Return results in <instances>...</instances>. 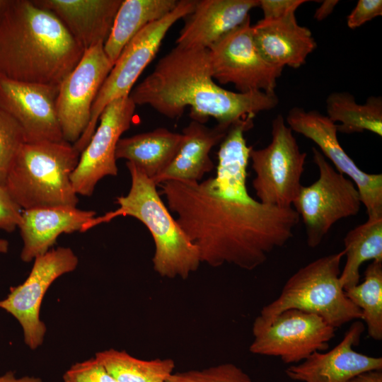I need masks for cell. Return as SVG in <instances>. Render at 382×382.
Instances as JSON below:
<instances>
[{
    "label": "cell",
    "mask_w": 382,
    "mask_h": 382,
    "mask_svg": "<svg viewBox=\"0 0 382 382\" xmlns=\"http://www.w3.org/2000/svg\"><path fill=\"white\" fill-rule=\"evenodd\" d=\"M176 221L198 249L201 262L253 270L293 237L300 217L293 207L227 197L202 182L159 184Z\"/></svg>",
    "instance_id": "6da1fadb"
},
{
    "label": "cell",
    "mask_w": 382,
    "mask_h": 382,
    "mask_svg": "<svg viewBox=\"0 0 382 382\" xmlns=\"http://www.w3.org/2000/svg\"><path fill=\"white\" fill-rule=\"evenodd\" d=\"M129 97L136 105H149L168 118L181 117L190 107L192 120L204 123L213 117L227 126L253 119L279 103L274 92L240 93L221 88L212 78L207 49L178 46L158 60Z\"/></svg>",
    "instance_id": "7a4b0ae2"
},
{
    "label": "cell",
    "mask_w": 382,
    "mask_h": 382,
    "mask_svg": "<svg viewBox=\"0 0 382 382\" xmlns=\"http://www.w3.org/2000/svg\"><path fill=\"white\" fill-rule=\"evenodd\" d=\"M85 50L33 0H6L0 12V77L59 86Z\"/></svg>",
    "instance_id": "3957f363"
},
{
    "label": "cell",
    "mask_w": 382,
    "mask_h": 382,
    "mask_svg": "<svg viewBox=\"0 0 382 382\" xmlns=\"http://www.w3.org/2000/svg\"><path fill=\"white\" fill-rule=\"evenodd\" d=\"M126 166L131 177L129 191L116 198L119 208L103 215L105 221L119 216L140 221L154 239V271L162 277L187 279L201 263L198 249L171 216L154 180L132 163Z\"/></svg>",
    "instance_id": "277c9868"
},
{
    "label": "cell",
    "mask_w": 382,
    "mask_h": 382,
    "mask_svg": "<svg viewBox=\"0 0 382 382\" xmlns=\"http://www.w3.org/2000/svg\"><path fill=\"white\" fill-rule=\"evenodd\" d=\"M80 153L66 141L25 142L4 185L21 209L76 207L71 175Z\"/></svg>",
    "instance_id": "5b68a950"
},
{
    "label": "cell",
    "mask_w": 382,
    "mask_h": 382,
    "mask_svg": "<svg viewBox=\"0 0 382 382\" xmlns=\"http://www.w3.org/2000/svg\"><path fill=\"white\" fill-rule=\"evenodd\" d=\"M344 256L342 250L299 269L286 282L279 296L261 309L253 323L267 325L289 309L318 315L335 329L361 319V310L347 297L340 282Z\"/></svg>",
    "instance_id": "8992f818"
},
{
    "label": "cell",
    "mask_w": 382,
    "mask_h": 382,
    "mask_svg": "<svg viewBox=\"0 0 382 382\" xmlns=\"http://www.w3.org/2000/svg\"><path fill=\"white\" fill-rule=\"evenodd\" d=\"M196 3V0H180L171 12L146 26L125 46L97 95L86 130L74 144L79 153L93 136L104 108L112 101L129 96L134 83L154 58L169 29L192 13Z\"/></svg>",
    "instance_id": "52a82bcc"
},
{
    "label": "cell",
    "mask_w": 382,
    "mask_h": 382,
    "mask_svg": "<svg viewBox=\"0 0 382 382\" xmlns=\"http://www.w3.org/2000/svg\"><path fill=\"white\" fill-rule=\"evenodd\" d=\"M272 139L265 148L252 149L250 160L255 177L253 187L259 202L292 207L301 187L306 153L300 151L291 129L281 115L272 122Z\"/></svg>",
    "instance_id": "ba28073f"
},
{
    "label": "cell",
    "mask_w": 382,
    "mask_h": 382,
    "mask_svg": "<svg viewBox=\"0 0 382 382\" xmlns=\"http://www.w3.org/2000/svg\"><path fill=\"white\" fill-rule=\"evenodd\" d=\"M312 151L319 178L301 186L293 206L303 221L307 244L314 248L337 221L358 214L361 200L354 183L335 170L316 148Z\"/></svg>",
    "instance_id": "9c48e42d"
},
{
    "label": "cell",
    "mask_w": 382,
    "mask_h": 382,
    "mask_svg": "<svg viewBox=\"0 0 382 382\" xmlns=\"http://www.w3.org/2000/svg\"><path fill=\"white\" fill-rule=\"evenodd\" d=\"M207 50L214 80L232 83L240 93L274 92L284 68L267 63L258 52L250 16Z\"/></svg>",
    "instance_id": "30bf717a"
},
{
    "label": "cell",
    "mask_w": 382,
    "mask_h": 382,
    "mask_svg": "<svg viewBox=\"0 0 382 382\" xmlns=\"http://www.w3.org/2000/svg\"><path fill=\"white\" fill-rule=\"evenodd\" d=\"M335 330L318 315L289 309L267 325L253 324L249 351L279 357L284 364H297L315 352H325Z\"/></svg>",
    "instance_id": "8fae6325"
},
{
    "label": "cell",
    "mask_w": 382,
    "mask_h": 382,
    "mask_svg": "<svg viewBox=\"0 0 382 382\" xmlns=\"http://www.w3.org/2000/svg\"><path fill=\"white\" fill-rule=\"evenodd\" d=\"M27 279L12 287L0 301V308L11 313L21 324L25 343L32 349L42 345L46 326L40 318V306L50 285L62 275L74 271L79 259L68 247L51 249L34 260Z\"/></svg>",
    "instance_id": "7c38bea8"
},
{
    "label": "cell",
    "mask_w": 382,
    "mask_h": 382,
    "mask_svg": "<svg viewBox=\"0 0 382 382\" xmlns=\"http://www.w3.org/2000/svg\"><path fill=\"white\" fill-rule=\"evenodd\" d=\"M103 45L85 50L75 68L59 86L57 116L64 140L72 144L86 130L94 101L113 66Z\"/></svg>",
    "instance_id": "4fadbf2b"
},
{
    "label": "cell",
    "mask_w": 382,
    "mask_h": 382,
    "mask_svg": "<svg viewBox=\"0 0 382 382\" xmlns=\"http://www.w3.org/2000/svg\"><path fill=\"white\" fill-rule=\"evenodd\" d=\"M135 108L129 96L112 101L103 110L99 125L71 175L78 195L91 196L101 179L117 175L116 146L122 134L129 129Z\"/></svg>",
    "instance_id": "5bb4252c"
},
{
    "label": "cell",
    "mask_w": 382,
    "mask_h": 382,
    "mask_svg": "<svg viewBox=\"0 0 382 382\" xmlns=\"http://www.w3.org/2000/svg\"><path fill=\"white\" fill-rule=\"evenodd\" d=\"M292 131L312 140L343 175L356 185L368 218L382 217V174L361 170L345 152L337 139V125L317 110L291 108L286 118Z\"/></svg>",
    "instance_id": "9a60e30c"
},
{
    "label": "cell",
    "mask_w": 382,
    "mask_h": 382,
    "mask_svg": "<svg viewBox=\"0 0 382 382\" xmlns=\"http://www.w3.org/2000/svg\"><path fill=\"white\" fill-rule=\"evenodd\" d=\"M59 86L0 77V107L20 125L26 142L64 141L56 102Z\"/></svg>",
    "instance_id": "2e32d148"
},
{
    "label": "cell",
    "mask_w": 382,
    "mask_h": 382,
    "mask_svg": "<svg viewBox=\"0 0 382 382\" xmlns=\"http://www.w3.org/2000/svg\"><path fill=\"white\" fill-rule=\"evenodd\" d=\"M364 330L363 322L354 320L334 348L313 352L299 364L289 366L286 375L301 382H347L361 373L382 370L381 357L366 355L354 349Z\"/></svg>",
    "instance_id": "e0dca14e"
},
{
    "label": "cell",
    "mask_w": 382,
    "mask_h": 382,
    "mask_svg": "<svg viewBox=\"0 0 382 382\" xmlns=\"http://www.w3.org/2000/svg\"><path fill=\"white\" fill-rule=\"evenodd\" d=\"M259 0H199L176 39L182 48L208 49L224 35L242 24Z\"/></svg>",
    "instance_id": "ac0fdd59"
},
{
    "label": "cell",
    "mask_w": 382,
    "mask_h": 382,
    "mask_svg": "<svg viewBox=\"0 0 382 382\" xmlns=\"http://www.w3.org/2000/svg\"><path fill=\"white\" fill-rule=\"evenodd\" d=\"M52 13L84 49L104 44L122 0H33Z\"/></svg>",
    "instance_id": "d6986e66"
},
{
    "label": "cell",
    "mask_w": 382,
    "mask_h": 382,
    "mask_svg": "<svg viewBox=\"0 0 382 382\" xmlns=\"http://www.w3.org/2000/svg\"><path fill=\"white\" fill-rule=\"evenodd\" d=\"M253 37L262 57L269 64L299 68L316 48L311 31L297 23L295 13L253 25Z\"/></svg>",
    "instance_id": "ffe728a7"
},
{
    "label": "cell",
    "mask_w": 382,
    "mask_h": 382,
    "mask_svg": "<svg viewBox=\"0 0 382 382\" xmlns=\"http://www.w3.org/2000/svg\"><path fill=\"white\" fill-rule=\"evenodd\" d=\"M96 212L76 207L25 209L18 226L23 242L21 258L29 262L45 254L62 233L81 231Z\"/></svg>",
    "instance_id": "44dd1931"
},
{
    "label": "cell",
    "mask_w": 382,
    "mask_h": 382,
    "mask_svg": "<svg viewBox=\"0 0 382 382\" xmlns=\"http://www.w3.org/2000/svg\"><path fill=\"white\" fill-rule=\"evenodd\" d=\"M230 127L217 124L209 127L192 120L183 129V140L175 157L154 183L158 185L168 180L200 182L214 167L209 156L212 149L221 143Z\"/></svg>",
    "instance_id": "7402d4cb"
},
{
    "label": "cell",
    "mask_w": 382,
    "mask_h": 382,
    "mask_svg": "<svg viewBox=\"0 0 382 382\" xmlns=\"http://www.w3.org/2000/svg\"><path fill=\"white\" fill-rule=\"evenodd\" d=\"M253 120H242L232 124L221 141L216 175L206 180L215 192L234 199L251 197L245 181L253 147L247 145L244 133L253 127Z\"/></svg>",
    "instance_id": "603a6c76"
},
{
    "label": "cell",
    "mask_w": 382,
    "mask_h": 382,
    "mask_svg": "<svg viewBox=\"0 0 382 382\" xmlns=\"http://www.w3.org/2000/svg\"><path fill=\"white\" fill-rule=\"evenodd\" d=\"M183 140L182 133L163 127L120 138L116 146V159H126L154 182L170 166Z\"/></svg>",
    "instance_id": "cb8c5ba5"
},
{
    "label": "cell",
    "mask_w": 382,
    "mask_h": 382,
    "mask_svg": "<svg viewBox=\"0 0 382 382\" xmlns=\"http://www.w3.org/2000/svg\"><path fill=\"white\" fill-rule=\"evenodd\" d=\"M178 3V0H122L103 45L111 63L114 65L123 49L139 31L166 16Z\"/></svg>",
    "instance_id": "d4e9b609"
},
{
    "label": "cell",
    "mask_w": 382,
    "mask_h": 382,
    "mask_svg": "<svg viewBox=\"0 0 382 382\" xmlns=\"http://www.w3.org/2000/svg\"><path fill=\"white\" fill-rule=\"evenodd\" d=\"M327 117L337 125V132L344 134L364 131L382 135V98L370 96L364 104L357 103L347 92L331 93L326 99Z\"/></svg>",
    "instance_id": "484cf974"
},
{
    "label": "cell",
    "mask_w": 382,
    "mask_h": 382,
    "mask_svg": "<svg viewBox=\"0 0 382 382\" xmlns=\"http://www.w3.org/2000/svg\"><path fill=\"white\" fill-rule=\"evenodd\" d=\"M346 262L340 282L344 290L359 283L360 266L368 260L382 261V217L371 218L344 238Z\"/></svg>",
    "instance_id": "4316f807"
},
{
    "label": "cell",
    "mask_w": 382,
    "mask_h": 382,
    "mask_svg": "<svg viewBox=\"0 0 382 382\" xmlns=\"http://www.w3.org/2000/svg\"><path fill=\"white\" fill-rule=\"evenodd\" d=\"M95 357L117 382H165L175 368L171 359L143 360L115 349L100 351Z\"/></svg>",
    "instance_id": "83f0119b"
},
{
    "label": "cell",
    "mask_w": 382,
    "mask_h": 382,
    "mask_svg": "<svg viewBox=\"0 0 382 382\" xmlns=\"http://www.w3.org/2000/svg\"><path fill=\"white\" fill-rule=\"evenodd\" d=\"M347 297L361 311L369 336L382 340V261L374 260L364 272V281L345 290Z\"/></svg>",
    "instance_id": "f1b7e54d"
},
{
    "label": "cell",
    "mask_w": 382,
    "mask_h": 382,
    "mask_svg": "<svg viewBox=\"0 0 382 382\" xmlns=\"http://www.w3.org/2000/svg\"><path fill=\"white\" fill-rule=\"evenodd\" d=\"M25 142L20 125L0 107V184L4 185L13 162Z\"/></svg>",
    "instance_id": "f546056e"
},
{
    "label": "cell",
    "mask_w": 382,
    "mask_h": 382,
    "mask_svg": "<svg viewBox=\"0 0 382 382\" xmlns=\"http://www.w3.org/2000/svg\"><path fill=\"white\" fill-rule=\"evenodd\" d=\"M165 382H253L248 374L232 363H223L202 370L173 373Z\"/></svg>",
    "instance_id": "4dcf8cb0"
},
{
    "label": "cell",
    "mask_w": 382,
    "mask_h": 382,
    "mask_svg": "<svg viewBox=\"0 0 382 382\" xmlns=\"http://www.w3.org/2000/svg\"><path fill=\"white\" fill-rule=\"evenodd\" d=\"M63 382H117L96 358L73 364L63 375Z\"/></svg>",
    "instance_id": "1f68e13d"
},
{
    "label": "cell",
    "mask_w": 382,
    "mask_h": 382,
    "mask_svg": "<svg viewBox=\"0 0 382 382\" xmlns=\"http://www.w3.org/2000/svg\"><path fill=\"white\" fill-rule=\"evenodd\" d=\"M22 209L4 185L0 184V229L13 232L21 222Z\"/></svg>",
    "instance_id": "d6a6232c"
},
{
    "label": "cell",
    "mask_w": 382,
    "mask_h": 382,
    "mask_svg": "<svg viewBox=\"0 0 382 382\" xmlns=\"http://www.w3.org/2000/svg\"><path fill=\"white\" fill-rule=\"evenodd\" d=\"M381 15V0H359L347 16V24L349 28L354 29Z\"/></svg>",
    "instance_id": "836d02e7"
},
{
    "label": "cell",
    "mask_w": 382,
    "mask_h": 382,
    "mask_svg": "<svg viewBox=\"0 0 382 382\" xmlns=\"http://www.w3.org/2000/svg\"><path fill=\"white\" fill-rule=\"evenodd\" d=\"M305 0H259L265 20H275L294 13Z\"/></svg>",
    "instance_id": "e575fe53"
},
{
    "label": "cell",
    "mask_w": 382,
    "mask_h": 382,
    "mask_svg": "<svg viewBox=\"0 0 382 382\" xmlns=\"http://www.w3.org/2000/svg\"><path fill=\"white\" fill-rule=\"evenodd\" d=\"M338 3L337 0L323 1L320 6L316 10L313 18L318 21H323L332 13Z\"/></svg>",
    "instance_id": "d590c367"
},
{
    "label": "cell",
    "mask_w": 382,
    "mask_h": 382,
    "mask_svg": "<svg viewBox=\"0 0 382 382\" xmlns=\"http://www.w3.org/2000/svg\"><path fill=\"white\" fill-rule=\"evenodd\" d=\"M347 382H382V370H371L361 373Z\"/></svg>",
    "instance_id": "8d00e7d4"
},
{
    "label": "cell",
    "mask_w": 382,
    "mask_h": 382,
    "mask_svg": "<svg viewBox=\"0 0 382 382\" xmlns=\"http://www.w3.org/2000/svg\"><path fill=\"white\" fill-rule=\"evenodd\" d=\"M0 382H42V381L33 376L17 378L13 372L9 371L0 376Z\"/></svg>",
    "instance_id": "74e56055"
},
{
    "label": "cell",
    "mask_w": 382,
    "mask_h": 382,
    "mask_svg": "<svg viewBox=\"0 0 382 382\" xmlns=\"http://www.w3.org/2000/svg\"><path fill=\"white\" fill-rule=\"evenodd\" d=\"M9 243L6 239L0 238V253H6L8 250Z\"/></svg>",
    "instance_id": "f35d334b"
},
{
    "label": "cell",
    "mask_w": 382,
    "mask_h": 382,
    "mask_svg": "<svg viewBox=\"0 0 382 382\" xmlns=\"http://www.w3.org/2000/svg\"><path fill=\"white\" fill-rule=\"evenodd\" d=\"M6 2V0H0V12L2 10L3 7L4 6Z\"/></svg>",
    "instance_id": "ab89813d"
}]
</instances>
